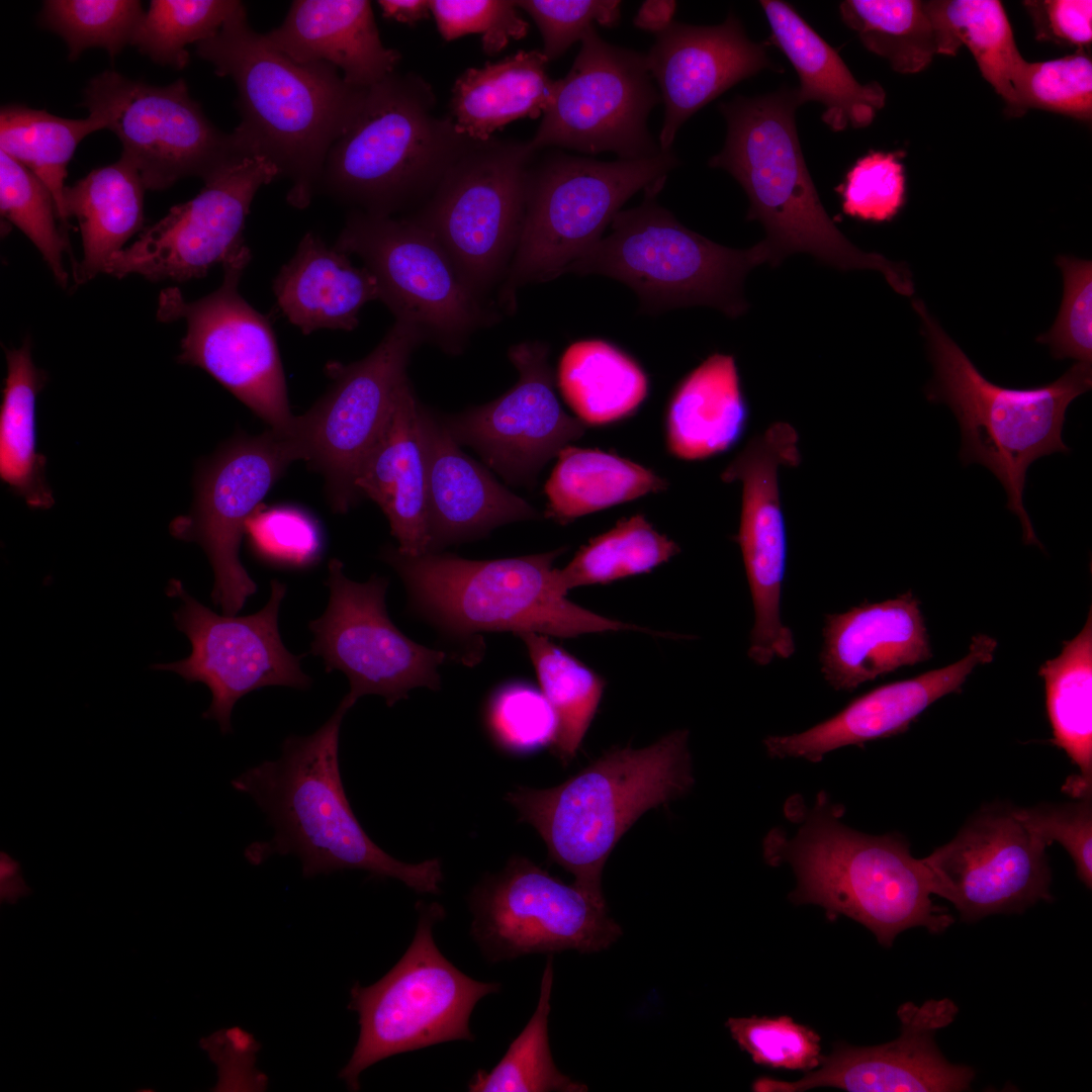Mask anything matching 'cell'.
Wrapping results in <instances>:
<instances>
[{
  "label": "cell",
  "mask_w": 1092,
  "mask_h": 1092,
  "mask_svg": "<svg viewBox=\"0 0 1092 1092\" xmlns=\"http://www.w3.org/2000/svg\"><path fill=\"white\" fill-rule=\"evenodd\" d=\"M646 61L664 105L661 151L671 150L680 126L706 104L740 81L774 68L764 46L751 41L733 14L713 26L673 21L656 34Z\"/></svg>",
  "instance_id": "27"
},
{
  "label": "cell",
  "mask_w": 1092,
  "mask_h": 1092,
  "mask_svg": "<svg viewBox=\"0 0 1092 1092\" xmlns=\"http://www.w3.org/2000/svg\"><path fill=\"white\" fill-rule=\"evenodd\" d=\"M486 724L494 741L513 752L551 745L556 717L541 691L510 682L494 691L486 707Z\"/></svg>",
  "instance_id": "54"
},
{
  "label": "cell",
  "mask_w": 1092,
  "mask_h": 1092,
  "mask_svg": "<svg viewBox=\"0 0 1092 1092\" xmlns=\"http://www.w3.org/2000/svg\"><path fill=\"white\" fill-rule=\"evenodd\" d=\"M1013 88L1020 116L1035 108L1091 119L1092 61L1084 50L1049 61H1024Z\"/></svg>",
  "instance_id": "51"
},
{
  "label": "cell",
  "mask_w": 1092,
  "mask_h": 1092,
  "mask_svg": "<svg viewBox=\"0 0 1092 1092\" xmlns=\"http://www.w3.org/2000/svg\"><path fill=\"white\" fill-rule=\"evenodd\" d=\"M326 585L329 604L308 625L311 653L323 658L326 671H342L351 707L366 695H377L393 706L415 688H440L438 667L447 654L418 644L391 622L386 611L388 580L372 575L366 582L349 579L343 563L332 559Z\"/></svg>",
  "instance_id": "20"
},
{
  "label": "cell",
  "mask_w": 1092,
  "mask_h": 1092,
  "mask_svg": "<svg viewBox=\"0 0 1092 1092\" xmlns=\"http://www.w3.org/2000/svg\"><path fill=\"white\" fill-rule=\"evenodd\" d=\"M1 215L36 247L63 288L68 284L63 255L67 240L57 225L58 212L49 188L29 169L0 151Z\"/></svg>",
  "instance_id": "50"
},
{
  "label": "cell",
  "mask_w": 1092,
  "mask_h": 1092,
  "mask_svg": "<svg viewBox=\"0 0 1092 1092\" xmlns=\"http://www.w3.org/2000/svg\"><path fill=\"white\" fill-rule=\"evenodd\" d=\"M297 460L302 456L293 437L271 429L236 436L200 466L190 512L169 526L172 536L206 553L214 575L212 603L225 615H236L257 592L239 555L247 523Z\"/></svg>",
  "instance_id": "19"
},
{
  "label": "cell",
  "mask_w": 1092,
  "mask_h": 1092,
  "mask_svg": "<svg viewBox=\"0 0 1092 1092\" xmlns=\"http://www.w3.org/2000/svg\"><path fill=\"white\" fill-rule=\"evenodd\" d=\"M441 36L453 40L470 33L481 35L482 51L494 56L512 39L525 37L529 23L511 0H429Z\"/></svg>",
  "instance_id": "57"
},
{
  "label": "cell",
  "mask_w": 1092,
  "mask_h": 1092,
  "mask_svg": "<svg viewBox=\"0 0 1092 1092\" xmlns=\"http://www.w3.org/2000/svg\"><path fill=\"white\" fill-rule=\"evenodd\" d=\"M565 551L472 560L430 551L420 556L386 546L381 557L399 574L412 606L446 635L534 632L572 638L586 633L641 630L572 602L557 582L554 560Z\"/></svg>",
  "instance_id": "8"
},
{
  "label": "cell",
  "mask_w": 1092,
  "mask_h": 1092,
  "mask_svg": "<svg viewBox=\"0 0 1092 1092\" xmlns=\"http://www.w3.org/2000/svg\"><path fill=\"white\" fill-rule=\"evenodd\" d=\"M423 342L406 322L395 320L377 347L350 363L331 361L327 392L296 417L293 438L302 460L320 472L333 510L346 513L358 500L355 478L378 439L399 387L407 380L412 352Z\"/></svg>",
  "instance_id": "17"
},
{
  "label": "cell",
  "mask_w": 1092,
  "mask_h": 1092,
  "mask_svg": "<svg viewBox=\"0 0 1092 1092\" xmlns=\"http://www.w3.org/2000/svg\"><path fill=\"white\" fill-rule=\"evenodd\" d=\"M1023 5L1032 18L1037 39L1078 50L1091 44V0H1029Z\"/></svg>",
  "instance_id": "60"
},
{
  "label": "cell",
  "mask_w": 1092,
  "mask_h": 1092,
  "mask_svg": "<svg viewBox=\"0 0 1092 1092\" xmlns=\"http://www.w3.org/2000/svg\"><path fill=\"white\" fill-rule=\"evenodd\" d=\"M557 385L577 419L588 425L621 420L644 401L648 378L617 346L600 339L569 345L557 368Z\"/></svg>",
  "instance_id": "42"
},
{
  "label": "cell",
  "mask_w": 1092,
  "mask_h": 1092,
  "mask_svg": "<svg viewBox=\"0 0 1092 1092\" xmlns=\"http://www.w3.org/2000/svg\"><path fill=\"white\" fill-rule=\"evenodd\" d=\"M547 63L541 51L533 50L468 68L452 88L450 117L456 131L485 142L514 120L542 116L555 88Z\"/></svg>",
  "instance_id": "36"
},
{
  "label": "cell",
  "mask_w": 1092,
  "mask_h": 1092,
  "mask_svg": "<svg viewBox=\"0 0 1092 1092\" xmlns=\"http://www.w3.org/2000/svg\"><path fill=\"white\" fill-rule=\"evenodd\" d=\"M759 4L770 28V42L784 53L799 76V105L821 103V119L833 131L870 125L885 105L884 88L877 82L859 83L839 54L790 3L762 0Z\"/></svg>",
  "instance_id": "34"
},
{
  "label": "cell",
  "mask_w": 1092,
  "mask_h": 1092,
  "mask_svg": "<svg viewBox=\"0 0 1092 1092\" xmlns=\"http://www.w3.org/2000/svg\"><path fill=\"white\" fill-rule=\"evenodd\" d=\"M839 13L867 50L901 74L918 73L935 55L954 56L961 48L932 1L845 0Z\"/></svg>",
  "instance_id": "41"
},
{
  "label": "cell",
  "mask_w": 1092,
  "mask_h": 1092,
  "mask_svg": "<svg viewBox=\"0 0 1092 1092\" xmlns=\"http://www.w3.org/2000/svg\"><path fill=\"white\" fill-rule=\"evenodd\" d=\"M470 934L491 963L529 953L609 948L621 935L604 896L563 883L523 856L472 889Z\"/></svg>",
  "instance_id": "18"
},
{
  "label": "cell",
  "mask_w": 1092,
  "mask_h": 1092,
  "mask_svg": "<svg viewBox=\"0 0 1092 1092\" xmlns=\"http://www.w3.org/2000/svg\"><path fill=\"white\" fill-rule=\"evenodd\" d=\"M251 258L246 246L222 265L220 286L197 300L187 301L178 287L162 290L157 317L187 324L179 363L202 368L271 430L292 437L296 417L290 412L274 332L239 291Z\"/></svg>",
  "instance_id": "13"
},
{
  "label": "cell",
  "mask_w": 1092,
  "mask_h": 1092,
  "mask_svg": "<svg viewBox=\"0 0 1092 1092\" xmlns=\"http://www.w3.org/2000/svg\"><path fill=\"white\" fill-rule=\"evenodd\" d=\"M241 4L237 0H153L131 46L157 64L184 69L190 60L186 47L214 35Z\"/></svg>",
  "instance_id": "48"
},
{
  "label": "cell",
  "mask_w": 1092,
  "mask_h": 1092,
  "mask_svg": "<svg viewBox=\"0 0 1092 1092\" xmlns=\"http://www.w3.org/2000/svg\"><path fill=\"white\" fill-rule=\"evenodd\" d=\"M1053 729L1052 742L1080 770L1063 790L1076 799L1092 794V613L1081 631L1063 643L1061 653L1038 670Z\"/></svg>",
  "instance_id": "38"
},
{
  "label": "cell",
  "mask_w": 1092,
  "mask_h": 1092,
  "mask_svg": "<svg viewBox=\"0 0 1092 1092\" xmlns=\"http://www.w3.org/2000/svg\"><path fill=\"white\" fill-rule=\"evenodd\" d=\"M7 375L0 408V478L31 509L48 510L55 498L46 480L47 458L37 451L36 398L46 373L31 358L30 339L5 349Z\"/></svg>",
  "instance_id": "39"
},
{
  "label": "cell",
  "mask_w": 1092,
  "mask_h": 1092,
  "mask_svg": "<svg viewBox=\"0 0 1092 1092\" xmlns=\"http://www.w3.org/2000/svg\"><path fill=\"white\" fill-rule=\"evenodd\" d=\"M146 190L136 168L121 156L66 186V216L77 218L83 244L82 260L74 265L76 284L104 273L109 259L142 229Z\"/></svg>",
  "instance_id": "37"
},
{
  "label": "cell",
  "mask_w": 1092,
  "mask_h": 1092,
  "mask_svg": "<svg viewBox=\"0 0 1092 1092\" xmlns=\"http://www.w3.org/2000/svg\"><path fill=\"white\" fill-rule=\"evenodd\" d=\"M1065 804L1013 807L1016 819L1044 846L1059 842L1071 855L1079 880L1092 887L1091 798Z\"/></svg>",
  "instance_id": "59"
},
{
  "label": "cell",
  "mask_w": 1092,
  "mask_h": 1092,
  "mask_svg": "<svg viewBox=\"0 0 1092 1092\" xmlns=\"http://www.w3.org/2000/svg\"><path fill=\"white\" fill-rule=\"evenodd\" d=\"M799 436L788 423L777 422L751 438L721 473L724 482H742V509L737 541L750 587L754 622L748 657L758 665L791 657L792 630L781 617L787 561V533L778 471L801 462Z\"/></svg>",
  "instance_id": "24"
},
{
  "label": "cell",
  "mask_w": 1092,
  "mask_h": 1092,
  "mask_svg": "<svg viewBox=\"0 0 1092 1092\" xmlns=\"http://www.w3.org/2000/svg\"><path fill=\"white\" fill-rule=\"evenodd\" d=\"M534 152L528 142L470 141L419 213L479 298L504 279L525 215Z\"/></svg>",
  "instance_id": "12"
},
{
  "label": "cell",
  "mask_w": 1092,
  "mask_h": 1092,
  "mask_svg": "<svg viewBox=\"0 0 1092 1092\" xmlns=\"http://www.w3.org/2000/svg\"><path fill=\"white\" fill-rule=\"evenodd\" d=\"M167 593L181 601L174 613L177 629L191 643L190 654L181 660L152 666L173 671L188 682H202L212 700L203 718L218 723L230 733L236 703L247 694L269 686L306 690L311 678L300 667L301 656L289 652L278 629V614L286 585L271 581L267 604L257 613L237 617L218 615L172 579Z\"/></svg>",
  "instance_id": "21"
},
{
  "label": "cell",
  "mask_w": 1092,
  "mask_h": 1092,
  "mask_svg": "<svg viewBox=\"0 0 1092 1092\" xmlns=\"http://www.w3.org/2000/svg\"><path fill=\"white\" fill-rule=\"evenodd\" d=\"M1045 848L1016 819L1013 807L995 804L979 810L923 860L934 895L949 901L962 920L974 922L1051 900Z\"/></svg>",
  "instance_id": "23"
},
{
  "label": "cell",
  "mask_w": 1092,
  "mask_h": 1092,
  "mask_svg": "<svg viewBox=\"0 0 1092 1092\" xmlns=\"http://www.w3.org/2000/svg\"><path fill=\"white\" fill-rule=\"evenodd\" d=\"M818 796L797 834L780 831L764 841L769 863L788 861L797 877V904H816L828 918L844 915L870 929L884 946L912 927L944 932L953 917L933 903L934 887L923 858L899 834L871 835L839 820L841 812Z\"/></svg>",
  "instance_id": "4"
},
{
  "label": "cell",
  "mask_w": 1092,
  "mask_h": 1092,
  "mask_svg": "<svg viewBox=\"0 0 1092 1092\" xmlns=\"http://www.w3.org/2000/svg\"><path fill=\"white\" fill-rule=\"evenodd\" d=\"M360 257L375 276L379 300L423 342L460 353L483 321L480 299L436 238L411 216L353 210L335 246Z\"/></svg>",
  "instance_id": "14"
},
{
  "label": "cell",
  "mask_w": 1092,
  "mask_h": 1092,
  "mask_svg": "<svg viewBox=\"0 0 1092 1092\" xmlns=\"http://www.w3.org/2000/svg\"><path fill=\"white\" fill-rule=\"evenodd\" d=\"M145 12L136 0H48L40 20L64 39L70 61L89 48H102L113 60L131 44Z\"/></svg>",
  "instance_id": "49"
},
{
  "label": "cell",
  "mask_w": 1092,
  "mask_h": 1092,
  "mask_svg": "<svg viewBox=\"0 0 1092 1092\" xmlns=\"http://www.w3.org/2000/svg\"><path fill=\"white\" fill-rule=\"evenodd\" d=\"M245 536L255 555L264 561L285 567L313 565L324 549L317 521L303 509L293 506L261 505L249 519Z\"/></svg>",
  "instance_id": "53"
},
{
  "label": "cell",
  "mask_w": 1092,
  "mask_h": 1092,
  "mask_svg": "<svg viewBox=\"0 0 1092 1092\" xmlns=\"http://www.w3.org/2000/svg\"><path fill=\"white\" fill-rule=\"evenodd\" d=\"M516 4L536 23L543 40L541 52L548 62L581 40L595 22L614 27L621 18L618 0H520Z\"/></svg>",
  "instance_id": "58"
},
{
  "label": "cell",
  "mask_w": 1092,
  "mask_h": 1092,
  "mask_svg": "<svg viewBox=\"0 0 1092 1092\" xmlns=\"http://www.w3.org/2000/svg\"><path fill=\"white\" fill-rule=\"evenodd\" d=\"M747 418L734 358L712 354L671 395L665 421L667 449L690 461L723 453L741 438Z\"/></svg>",
  "instance_id": "35"
},
{
  "label": "cell",
  "mask_w": 1092,
  "mask_h": 1092,
  "mask_svg": "<svg viewBox=\"0 0 1092 1092\" xmlns=\"http://www.w3.org/2000/svg\"><path fill=\"white\" fill-rule=\"evenodd\" d=\"M264 35L296 63L333 65L358 89L394 73L401 58L383 44L367 0H295L280 26Z\"/></svg>",
  "instance_id": "32"
},
{
  "label": "cell",
  "mask_w": 1092,
  "mask_h": 1092,
  "mask_svg": "<svg viewBox=\"0 0 1092 1092\" xmlns=\"http://www.w3.org/2000/svg\"><path fill=\"white\" fill-rule=\"evenodd\" d=\"M417 907L418 927L400 960L376 983L351 988L348 1009L358 1013L360 1032L339 1073L350 1090H359L361 1073L386 1058L451 1040H473V1008L502 987L473 980L441 953L433 937L435 923L444 917L441 905L419 902Z\"/></svg>",
  "instance_id": "11"
},
{
  "label": "cell",
  "mask_w": 1092,
  "mask_h": 1092,
  "mask_svg": "<svg viewBox=\"0 0 1092 1092\" xmlns=\"http://www.w3.org/2000/svg\"><path fill=\"white\" fill-rule=\"evenodd\" d=\"M195 52L236 85L242 119L233 132L240 145L273 162L291 183L287 202L306 208L329 150L368 88L348 85L329 63L299 64L276 50L251 27L243 3Z\"/></svg>",
  "instance_id": "1"
},
{
  "label": "cell",
  "mask_w": 1092,
  "mask_h": 1092,
  "mask_svg": "<svg viewBox=\"0 0 1092 1092\" xmlns=\"http://www.w3.org/2000/svg\"><path fill=\"white\" fill-rule=\"evenodd\" d=\"M552 985L553 960L549 954L542 975L538 1004L531 1019L490 1071L478 1070L472 1076L468 1091H587L585 1085L562 1074L553 1062L548 1037Z\"/></svg>",
  "instance_id": "47"
},
{
  "label": "cell",
  "mask_w": 1092,
  "mask_h": 1092,
  "mask_svg": "<svg viewBox=\"0 0 1092 1092\" xmlns=\"http://www.w3.org/2000/svg\"><path fill=\"white\" fill-rule=\"evenodd\" d=\"M282 314L303 335L322 330L352 331L369 301L379 300L375 276L352 265L349 255L328 247L309 232L273 280Z\"/></svg>",
  "instance_id": "33"
},
{
  "label": "cell",
  "mask_w": 1092,
  "mask_h": 1092,
  "mask_svg": "<svg viewBox=\"0 0 1092 1092\" xmlns=\"http://www.w3.org/2000/svg\"><path fill=\"white\" fill-rule=\"evenodd\" d=\"M580 42L569 72L555 80L550 105L529 141L532 150L612 152L623 160L658 154L647 119L661 98L646 55L605 41L595 26Z\"/></svg>",
  "instance_id": "16"
},
{
  "label": "cell",
  "mask_w": 1092,
  "mask_h": 1092,
  "mask_svg": "<svg viewBox=\"0 0 1092 1092\" xmlns=\"http://www.w3.org/2000/svg\"><path fill=\"white\" fill-rule=\"evenodd\" d=\"M725 1025L757 1065L809 1072L823 1061L819 1034L790 1016L730 1017Z\"/></svg>",
  "instance_id": "52"
},
{
  "label": "cell",
  "mask_w": 1092,
  "mask_h": 1092,
  "mask_svg": "<svg viewBox=\"0 0 1092 1092\" xmlns=\"http://www.w3.org/2000/svg\"><path fill=\"white\" fill-rule=\"evenodd\" d=\"M435 103L431 86L412 73L368 88L328 152L316 193L379 215L426 201L471 141L434 113Z\"/></svg>",
  "instance_id": "7"
},
{
  "label": "cell",
  "mask_w": 1092,
  "mask_h": 1092,
  "mask_svg": "<svg viewBox=\"0 0 1092 1092\" xmlns=\"http://www.w3.org/2000/svg\"><path fill=\"white\" fill-rule=\"evenodd\" d=\"M382 16L397 22L413 25L430 17L429 0H379Z\"/></svg>",
  "instance_id": "62"
},
{
  "label": "cell",
  "mask_w": 1092,
  "mask_h": 1092,
  "mask_svg": "<svg viewBox=\"0 0 1092 1092\" xmlns=\"http://www.w3.org/2000/svg\"><path fill=\"white\" fill-rule=\"evenodd\" d=\"M666 487L664 479L640 464L599 449L567 445L545 483L546 517L566 525Z\"/></svg>",
  "instance_id": "40"
},
{
  "label": "cell",
  "mask_w": 1092,
  "mask_h": 1092,
  "mask_svg": "<svg viewBox=\"0 0 1092 1092\" xmlns=\"http://www.w3.org/2000/svg\"><path fill=\"white\" fill-rule=\"evenodd\" d=\"M350 708L343 699L315 732L287 737L277 759L232 781L235 790L254 800L274 831L270 840L251 843L245 856L260 864L275 854H292L305 878L359 870L396 879L417 893L438 894L440 860L407 863L392 857L370 839L350 806L339 761L340 728Z\"/></svg>",
  "instance_id": "2"
},
{
  "label": "cell",
  "mask_w": 1092,
  "mask_h": 1092,
  "mask_svg": "<svg viewBox=\"0 0 1092 1092\" xmlns=\"http://www.w3.org/2000/svg\"><path fill=\"white\" fill-rule=\"evenodd\" d=\"M693 784L688 731L677 730L642 749L613 748L556 787H519L505 799L538 831L552 862L603 896L602 872L622 835Z\"/></svg>",
  "instance_id": "6"
},
{
  "label": "cell",
  "mask_w": 1092,
  "mask_h": 1092,
  "mask_svg": "<svg viewBox=\"0 0 1092 1092\" xmlns=\"http://www.w3.org/2000/svg\"><path fill=\"white\" fill-rule=\"evenodd\" d=\"M518 636L527 647L540 691L556 717L552 751L567 764L575 756L594 719L605 681L547 636L534 632Z\"/></svg>",
  "instance_id": "44"
},
{
  "label": "cell",
  "mask_w": 1092,
  "mask_h": 1092,
  "mask_svg": "<svg viewBox=\"0 0 1092 1092\" xmlns=\"http://www.w3.org/2000/svg\"><path fill=\"white\" fill-rule=\"evenodd\" d=\"M796 89L737 96L719 104L727 122L722 151L709 165L733 176L749 199L748 220L759 221L771 266L797 253L848 271L881 272L899 294L915 289L906 264L854 246L824 209L808 172L795 122Z\"/></svg>",
  "instance_id": "3"
},
{
  "label": "cell",
  "mask_w": 1092,
  "mask_h": 1092,
  "mask_svg": "<svg viewBox=\"0 0 1092 1092\" xmlns=\"http://www.w3.org/2000/svg\"><path fill=\"white\" fill-rule=\"evenodd\" d=\"M420 411L421 403L407 379L355 478L358 498L377 504L398 542L397 549L410 556L431 550L428 467Z\"/></svg>",
  "instance_id": "31"
},
{
  "label": "cell",
  "mask_w": 1092,
  "mask_h": 1092,
  "mask_svg": "<svg viewBox=\"0 0 1092 1092\" xmlns=\"http://www.w3.org/2000/svg\"><path fill=\"white\" fill-rule=\"evenodd\" d=\"M912 306L933 366L925 395L953 413L962 435L960 460L964 465L979 463L997 477L1007 509L1020 520L1023 542L1041 547L1023 505L1026 472L1042 456L1070 452L1062 438L1066 411L1091 389L1092 363L1076 362L1049 384L1001 386L980 372L921 299H913Z\"/></svg>",
  "instance_id": "5"
},
{
  "label": "cell",
  "mask_w": 1092,
  "mask_h": 1092,
  "mask_svg": "<svg viewBox=\"0 0 1092 1092\" xmlns=\"http://www.w3.org/2000/svg\"><path fill=\"white\" fill-rule=\"evenodd\" d=\"M1056 264L1064 282L1061 307L1054 325L1036 342L1049 346L1057 360L1092 363V262L1060 255Z\"/></svg>",
  "instance_id": "56"
},
{
  "label": "cell",
  "mask_w": 1092,
  "mask_h": 1092,
  "mask_svg": "<svg viewBox=\"0 0 1092 1092\" xmlns=\"http://www.w3.org/2000/svg\"><path fill=\"white\" fill-rule=\"evenodd\" d=\"M821 672L836 691L860 685L932 657L919 600L906 592L825 616Z\"/></svg>",
  "instance_id": "30"
},
{
  "label": "cell",
  "mask_w": 1092,
  "mask_h": 1092,
  "mask_svg": "<svg viewBox=\"0 0 1092 1092\" xmlns=\"http://www.w3.org/2000/svg\"><path fill=\"white\" fill-rule=\"evenodd\" d=\"M508 356L519 373L511 389L440 420L459 445L476 450L506 481L531 486L550 459L583 436L585 424L566 414L558 400L548 345L519 343Z\"/></svg>",
  "instance_id": "25"
},
{
  "label": "cell",
  "mask_w": 1092,
  "mask_h": 1092,
  "mask_svg": "<svg viewBox=\"0 0 1092 1092\" xmlns=\"http://www.w3.org/2000/svg\"><path fill=\"white\" fill-rule=\"evenodd\" d=\"M420 415L428 467L430 551L539 517L525 499L465 454L441 420L422 404Z\"/></svg>",
  "instance_id": "29"
},
{
  "label": "cell",
  "mask_w": 1092,
  "mask_h": 1092,
  "mask_svg": "<svg viewBox=\"0 0 1092 1092\" xmlns=\"http://www.w3.org/2000/svg\"><path fill=\"white\" fill-rule=\"evenodd\" d=\"M677 164L668 150L611 162L553 152L531 165L523 225L503 279V305L514 307L523 285L567 274L603 238L624 203L640 190L662 188Z\"/></svg>",
  "instance_id": "10"
},
{
  "label": "cell",
  "mask_w": 1092,
  "mask_h": 1092,
  "mask_svg": "<svg viewBox=\"0 0 1092 1092\" xmlns=\"http://www.w3.org/2000/svg\"><path fill=\"white\" fill-rule=\"evenodd\" d=\"M82 105L119 139L121 157L147 190H165L189 176L204 181L249 153L233 131L208 120L184 79L159 86L107 70L89 81Z\"/></svg>",
  "instance_id": "15"
},
{
  "label": "cell",
  "mask_w": 1092,
  "mask_h": 1092,
  "mask_svg": "<svg viewBox=\"0 0 1092 1092\" xmlns=\"http://www.w3.org/2000/svg\"><path fill=\"white\" fill-rule=\"evenodd\" d=\"M645 191L643 202L621 210L602 238L567 273L604 275L629 286L648 313L678 307H714L729 317L747 309L746 275L768 263L760 241L749 249L719 245L686 228Z\"/></svg>",
  "instance_id": "9"
},
{
  "label": "cell",
  "mask_w": 1092,
  "mask_h": 1092,
  "mask_svg": "<svg viewBox=\"0 0 1092 1092\" xmlns=\"http://www.w3.org/2000/svg\"><path fill=\"white\" fill-rule=\"evenodd\" d=\"M953 38L972 53L983 78L1002 97L1012 115L1020 116L1013 83L1025 61L998 0H932Z\"/></svg>",
  "instance_id": "46"
},
{
  "label": "cell",
  "mask_w": 1092,
  "mask_h": 1092,
  "mask_svg": "<svg viewBox=\"0 0 1092 1092\" xmlns=\"http://www.w3.org/2000/svg\"><path fill=\"white\" fill-rule=\"evenodd\" d=\"M280 175L264 156L244 153L209 178L192 199L173 206L128 248L114 254L104 273L139 274L150 281L186 282L204 277L247 245L246 217L258 190Z\"/></svg>",
  "instance_id": "22"
},
{
  "label": "cell",
  "mask_w": 1092,
  "mask_h": 1092,
  "mask_svg": "<svg viewBox=\"0 0 1092 1092\" xmlns=\"http://www.w3.org/2000/svg\"><path fill=\"white\" fill-rule=\"evenodd\" d=\"M103 129L92 115L74 119L43 109L7 104L0 110V151L36 175L52 193L59 220L68 218L64 206L67 167L78 145Z\"/></svg>",
  "instance_id": "43"
},
{
  "label": "cell",
  "mask_w": 1092,
  "mask_h": 1092,
  "mask_svg": "<svg viewBox=\"0 0 1092 1092\" xmlns=\"http://www.w3.org/2000/svg\"><path fill=\"white\" fill-rule=\"evenodd\" d=\"M675 8L676 2L672 0L644 1L638 9L633 23L640 29L658 34L673 22Z\"/></svg>",
  "instance_id": "61"
},
{
  "label": "cell",
  "mask_w": 1092,
  "mask_h": 1092,
  "mask_svg": "<svg viewBox=\"0 0 1092 1092\" xmlns=\"http://www.w3.org/2000/svg\"><path fill=\"white\" fill-rule=\"evenodd\" d=\"M679 550L674 541L638 514L621 520L582 546L564 568L557 569L558 586L566 595L573 587L645 573Z\"/></svg>",
  "instance_id": "45"
},
{
  "label": "cell",
  "mask_w": 1092,
  "mask_h": 1092,
  "mask_svg": "<svg viewBox=\"0 0 1092 1092\" xmlns=\"http://www.w3.org/2000/svg\"><path fill=\"white\" fill-rule=\"evenodd\" d=\"M958 1013L953 1001L930 999L917 1006L901 1005L898 1038L877 1046L837 1045L824 1057L819 1070L795 1082L760 1077L757 1092H798L833 1087L850 1092H958L969 1090L975 1071L949 1063L935 1043L937 1030Z\"/></svg>",
  "instance_id": "26"
},
{
  "label": "cell",
  "mask_w": 1092,
  "mask_h": 1092,
  "mask_svg": "<svg viewBox=\"0 0 1092 1092\" xmlns=\"http://www.w3.org/2000/svg\"><path fill=\"white\" fill-rule=\"evenodd\" d=\"M902 152L871 151L858 159L836 187L843 212L873 222L893 219L906 201Z\"/></svg>",
  "instance_id": "55"
},
{
  "label": "cell",
  "mask_w": 1092,
  "mask_h": 1092,
  "mask_svg": "<svg viewBox=\"0 0 1092 1092\" xmlns=\"http://www.w3.org/2000/svg\"><path fill=\"white\" fill-rule=\"evenodd\" d=\"M997 640L975 635L959 661L912 678L881 686L854 699L833 717L800 733L763 740L771 757H797L817 762L840 747L894 736L940 698L959 693L973 670L994 659Z\"/></svg>",
  "instance_id": "28"
}]
</instances>
